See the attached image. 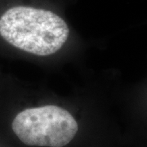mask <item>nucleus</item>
Here are the masks:
<instances>
[{
  "mask_svg": "<svg viewBox=\"0 0 147 147\" xmlns=\"http://www.w3.org/2000/svg\"><path fill=\"white\" fill-rule=\"evenodd\" d=\"M69 29L53 11L16 6L0 17V36L13 47L36 56H50L63 47Z\"/></svg>",
  "mask_w": 147,
  "mask_h": 147,
  "instance_id": "1",
  "label": "nucleus"
},
{
  "mask_svg": "<svg viewBox=\"0 0 147 147\" xmlns=\"http://www.w3.org/2000/svg\"><path fill=\"white\" fill-rule=\"evenodd\" d=\"M78 123L68 110L57 105L29 108L17 114L12 130L27 146L63 147L75 137Z\"/></svg>",
  "mask_w": 147,
  "mask_h": 147,
  "instance_id": "2",
  "label": "nucleus"
}]
</instances>
